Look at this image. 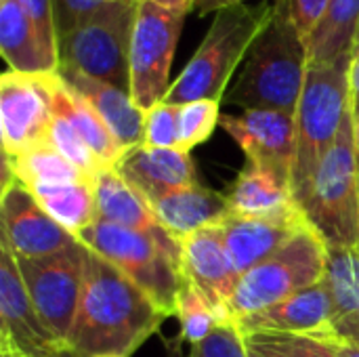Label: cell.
Returning a JSON list of instances; mask_svg holds the SVG:
<instances>
[{"mask_svg":"<svg viewBox=\"0 0 359 357\" xmlns=\"http://www.w3.org/2000/svg\"><path fill=\"white\" fill-rule=\"evenodd\" d=\"M168 316L120 269L86 252L82 295L67 347L84 357H130Z\"/></svg>","mask_w":359,"mask_h":357,"instance_id":"1","label":"cell"},{"mask_svg":"<svg viewBox=\"0 0 359 357\" xmlns=\"http://www.w3.org/2000/svg\"><path fill=\"white\" fill-rule=\"evenodd\" d=\"M307 67V44L292 19L290 2L278 0L271 17L250 44L223 103L244 112L276 109L297 114Z\"/></svg>","mask_w":359,"mask_h":357,"instance_id":"2","label":"cell"},{"mask_svg":"<svg viewBox=\"0 0 359 357\" xmlns=\"http://www.w3.org/2000/svg\"><path fill=\"white\" fill-rule=\"evenodd\" d=\"M353 55H343L326 63H309L303 93L297 105V151L290 189L301 204L324 156L337 141L341 126L351 109Z\"/></svg>","mask_w":359,"mask_h":357,"instance_id":"3","label":"cell"},{"mask_svg":"<svg viewBox=\"0 0 359 357\" xmlns=\"http://www.w3.org/2000/svg\"><path fill=\"white\" fill-rule=\"evenodd\" d=\"M78 242L143 288L168 318L177 314V299L187 282L181 240L168 231L145 234L95 221L78 234Z\"/></svg>","mask_w":359,"mask_h":357,"instance_id":"4","label":"cell"},{"mask_svg":"<svg viewBox=\"0 0 359 357\" xmlns=\"http://www.w3.org/2000/svg\"><path fill=\"white\" fill-rule=\"evenodd\" d=\"M273 2L231 6L215 15L198 50L170 84L166 103L185 105L200 99L223 101L227 86L242 65L250 44L271 17Z\"/></svg>","mask_w":359,"mask_h":357,"instance_id":"5","label":"cell"},{"mask_svg":"<svg viewBox=\"0 0 359 357\" xmlns=\"http://www.w3.org/2000/svg\"><path fill=\"white\" fill-rule=\"evenodd\" d=\"M299 206L326 248L359 246V156L351 109Z\"/></svg>","mask_w":359,"mask_h":357,"instance_id":"6","label":"cell"},{"mask_svg":"<svg viewBox=\"0 0 359 357\" xmlns=\"http://www.w3.org/2000/svg\"><path fill=\"white\" fill-rule=\"evenodd\" d=\"M139 0H116L97 8L69 34L59 36V69L109 82L130 93V36Z\"/></svg>","mask_w":359,"mask_h":357,"instance_id":"7","label":"cell"},{"mask_svg":"<svg viewBox=\"0 0 359 357\" xmlns=\"http://www.w3.org/2000/svg\"><path fill=\"white\" fill-rule=\"evenodd\" d=\"M326 276V244L307 225L276 255L242 274L231 299L233 324L320 284Z\"/></svg>","mask_w":359,"mask_h":357,"instance_id":"8","label":"cell"},{"mask_svg":"<svg viewBox=\"0 0 359 357\" xmlns=\"http://www.w3.org/2000/svg\"><path fill=\"white\" fill-rule=\"evenodd\" d=\"M185 13L139 0L130 36V97L141 109L162 103L170 90V65L183 29Z\"/></svg>","mask_w":359,"mask_h":357,"instance_id":"9","label":"cell"},{"mask_svg":"<svg viewBox=\"0 0 359 357\" xmlns=\"http://www.w3.org/2000/svg\"><path fill=\"white\" fill-rule=\"evenodd\" d=\"M86 252L88 248L76 242L46 257H15L36 311L65 345L82 295Z\"/></svg>","mask_w":359,"mask_h":357,"instance_id":"10","label":"cell"},{"mask_svg":"<svg viewBox=\"0 0 359 357\" xmlns=\"http://www.w3.org/2000/svg\"><path fill=\"white\" fill-rule=\"evenodd\" d=\"M55 74H19L8 69L0 78V130L4 160H13L34 147L48 145L55 120Z\"/></svg>","mask_w":359,"mask_h":357,"instance_id":"11","label":"cell"},{"mask_svg":"<svg viewBox=\"0 0 359 357\" xmlns=\"http://www.w3.org/2000/svg\"><path fill=\"white\" fill-rule=\"evenodd\" d=\"M219 124L242 147L248 164L273 173L290 187L297 151L294 114L276 109H246L240 116L221 114Z\"/></svg>","mask_w":359,"mask_h":357,"instance_id":"12","label":"cell"},{"mask_svg":"<svg viewBox=\"0 0 359 357\" xmlns=\"http://www.w3.org/2000/svg\"><path fill=\"white\" fill-rule=\"evenodd\" d=\"M2 240L15 257H46L78 242L63 229L34 198V194L15 177H2Z\"/></svg>","mask_w":359,"mask_h":357,"instance_id":"13","label":"cell"},{"mask_svg":"<svg viewBox=\"0 0 359 357\" xmlns=\"http://www.w3.org/2000/svg\"><path fill=\"white\" fill-rule=\"evenodd\" d=\"M185 280L202 295L219 324H233L231 299L240 280L223 242L219 225L200 229L181 240Z\"/></svg>","mask_w":359,"mask_h":357,"instance_id":"14","label":"cell"},{"mask_svg":"<svg viewBox=\"0 0 359 357\" xmlns=\"http://www.w3.org/2000/svg\"><path fill=\"white\" fill-rule=\"evenodd\" d=\"M0 332L23 351L25 357H50L67 347L44 324L19 274L15 255L0 238Z\"/></svg>","mask_w":359,"mask_h":357,"instance_id":"15","label":"cell"},{"mask_svg":"<svg viewBox=\"0 0 359 357\" xmlns=\"http://www.w3.org/2000/svg\"><path fill=\"white\" fill-rule=\"evenodd\" d=\"M240 332H286V335H303L320 341H334V309L326 282L313 284L286 301L246 316L236 322Z\"/></svg>","mask_w":359,"mask_h":357,"instance_id":"16","label":"cell"},{"mask_svg":"<svg viewBox=\"0 0 359 357\" xmlns=\"http://www.w3.org/2000/svg\"><path fill=\"white\" fill-rule=\"evenodd\" d=\"M309 223L303 215L294 217H240L229 215L219 223L225 248L236 271L242 276L276 255Z\"/></svg>","mask_w":359,"mask_h":357,"instance_id":"17","label":"cell"},{"mask_svg":"<svg viewBox=\"0 0 359 357\" xmlns=\"http://www.w3.org/2000/svg\"><path fill=\"white\" fill-rule=\"evenodd\" d=\"M116 170L145 200L198 185L194 160L189 151L179 147L137 145L122 156V160L116 164Z\"/></svg>","mask_w":359,"mask_h":357,"instance_id":"18","label":"cell"},{"mask_svg":"<svg viewBox=\"0 0 359 357\" xmlns=\"http://www.w3.org/2000/svg\"><path fill=\"white\" fill-rule=\"evenodd\" d=\"M63 82L74 88L82 99L90 103V107L101 116L118 143L128 151L137 145H143L145 130V109H141L128 90H122L109 82L84 76L74 69L57 72Z\"/></svg>","mask_w":359,"mask_h":357,"instance_id":"19","label":"cell"},{"mask_svg":"<svg viewBox=\"0 0 359 357\" xmlns=\"http://www.w3.org/2000/svg\"><path fill=\"white\" fill-rule=\"evenodd\" d=\"M158 223L177 240H183L200 229L223 223L229 215L227 196L202 185L175 189L147 200Z\"/></svg>","mask_w":359,"mask_h":357,"instance_id":"20","label":"cell"},{"mask_svg":"<svg viewBox=\"0 0 359 357\" xmlns=\"http://www.w3.org/2000/svg\"><path fill=\"white\" fill-rule=\"evenodd\" d=\"M227 202L231 215L240 217H294L303 215L292 189L273 173L246 164L233 181Z\"/></svg>","mask_w":359,"mask_h":357,"instance_id":"21","label":"cell"},{"mask_svg":"<svg viewBox=\"0 0 359 357\" xmlns=\"http://www.w3.org/2000/svg\"><path fill=\"white\" fill-rule=\"evenodd\" d=\"M93 189L97 221L122 225L145 234L166 231L158 223L147 200L135 187H130L116 168H103L95 177Z\"/></svg>","mask_w":359,"mask_h":357,"instance_id":"22","label":"cell"},{"mask_svg":"<svg viewBox=\"0 0 359 357\" xmlns=\"http://www.w3.org/2000/svg\"><path fill=\"white\" fill-rule=\"evenodd\" d=\"M53 112L63 116L76 128V133L95 151L105 168H116L126 149L118 143V139L111 135L101 116L90 107V103L82 99L74 88H69L59 74L53 78Z\"/></svg>","mask_w":359,"mask_h":357,"instance_id":"23","label":"cell"},{"mask_svg":"<svg viewBox=\"0 0 359 357\" xmlns=\"http://www.w3.org/2000/svg\"><path fill=\"white\" fill-rule=\"evenodd\" d=\"M0 50L8 69L19 74H55V65L44 53L38 34L17 0L0 2Z\"/></svg>","mask_w":359,"mask_h":357,"instance_id":"24","label":"cell"},{"mask_svg":"<svg viewBox=\"0 0 359 357\" xmlns=\"http://www.w3.org/2000/svg\"><path fill=\"white\" fill-rule=\"evenodd\" d=\"M359 23V0H330L322 19L307 36L309 63H326L349 55Z\"/></svg>","mask_w":359,"mask_h":357,"instance_id":"25","label":"cell"},{"mask_svg":"<svg viewBox=\"0 0 359 357\" xmlns=\"http://www.w3.org/2000/svg\"><path fill=\"white\" fill-rule=\"evenodd\" d=\"M38 204L74 238L97 221L93 179L29 189Z\"/></svg>","mask_w":359,"mask_h":357,"instance_id":"26","label":"cell"},{"mask_svg":"<svg viewBox=\"0 0 359 357\" xmlns=\"http://www.w3.org/2000/svg\"><path fill=\"white\" fill-rule=\"evenodd\" d=\"M334 309V328L359 318V246L326 248V276Z\"/></svg>","mask_w":359,"mask_h":357,"instance_id":"27","label":"cell"},{"mask_svg":"<svg viewBox=\"0 0 359 357\" xmlns=\"http://www.w3.org/2000/svg\"><path fill=\"white\" fill-rule=\"evenodd\" d=\"M4 173L15 177L27 189L90 179L84 173H80L72 162H67L50 143L34 147L13 160H4Z\"/></svg>","mask_w":359,"mask_h":357,"instance_id":"28","label":"cell"},{"mask_svg":"<svg viewBox=\"0 0 359 357\" xmlns=\"http://www.w3.org/2000/svg\"><path fill=\"white\" fill-rule=\"evenodd\" d=\"M179 318V324H181V337L183 341L191 343V347L204 343L212 330L219 324L217 316L212 314V309L208 307V303L202 299V295L189 284L185 282L179 299H177V314Z\"/></svg>","mask_w":359,"mask_h":357,"instance_id":"29","label":"cell"},{"mask_svg":"<svg viewBox=\"0 0 359 357\" xmlns=\"http://www.w3.org/2000/svg\"><path fill=\"white\" fill-rule=\"evenodd\" d=\"M221 120V101L200 99L179 105V149L191 151L210 139Z\"/></svg>","mask_w":359,"mask_h":357,"instance_id":"30","label":"cell"},{"mask_svg":"<svg viewBox=\"0 0 359 357\" xmlns=\"http://www.w3.org/2000/svg\"><path fill=\"white\" fill-rule=\"evenodd\" d=\"M48 143L67 160L72 162L80 173H84L86 177L95 179L105 166L101 164V160L95 156V151L84 143V139L76 133V128L59 114H55L53 126H50V139Z\"/></svg>","mask_w":359,"mask_h":357,"instance_id":"31","label":"cell"},{"mask_svg":"<svg viewBox=\"0 0 359 357\" xmlns=\"http://www.w3.org/2000/svg\"><path fill=\"white\" fill-rule=\"evenodd\" d=\"M143 145L179 147V105L162 101L145 112Z\"/></svg>","mask_w":359,"mask_h":357,"instance_id":"32","label":"cell"},{"mask_svg":"<svg viewBox=\"0 0 359 357\" xmlns=\"http://www.w3.org/2000/svg\"><path fill=\"white\" fill-rule=\"evenodd\" d=\"M25 17L34 25L38 40L48 55V59L59 65V44H57V25H55V0H17Z\"/></svg>","mask_w":359,"mask_h":357,"instance_id":"33","label":"cell"},{"mask_svg":"<svg viewBox=\"0 0 359 357\" xmlns=\"http://www.w3.org/2000/svg\"><path fill=\"white\" fill-rule=\"evenodd\" d=\"M265 337L284 357H337L330 341H320L303 335H286V332H259Z\"/></svg>","mask_w":359,"mask_h":357,"instance_id":"34","label":"cell"},{"mask_svg":"<svg viewBox=\"0 0 359 357\" xmlns=\"http://www.w3.org/2000/svg\"><path fill=\"white\" fill-rule=\"evenodd\" d=\"M191 349L200 357H248L244 335L236 324L217 326L204 343Z\"/></svg>","mask_w":359,"mask_h":357,"instance_id":"35","label":"cell"},{"mask_svg":"<svg viewBox=\"0 0 359 357\" xmlns=\"http://www.w3.org/2000/svg\"><path fill=\"white\" fill-rule=\"evenodd\" d=\"M116 0H55V25H57V42L59 36L69 34L82 21H86L97 8Z\"/></svg>","mask_w":359,"mask_h":357,"instance_id":"36","label":"cell"},{"mask_svg":"<svg viewBox=\"0 0 359 357\" xmlns=\"http://www.w3.org/2000/svg\"><path fill=\"white\" fill-rule=\"evenodd\" d=\"M288 2H290L292 19L297 23L299 32L307 40V36L313 32V27L322 19V15H324L330 0H288Z\"/></svg>","mask_w":359,"mask_h":357,"instance_id":"37","label":"cell"},{"mask_svg":"<svg viewBox=\"0 0 359 357\" xmlns=\"http://www.w3.org/2000/svg\"><path fill=\"white\" fill-rule=\"evenodd\" d=\"M244 341H246V353H248V357H284L271 343H267L265 337L259 335V332H246Z\"/></svg>","mask_w":359,"mask_h":357,"instance_id":"38","label":"cell"},{"mask_svg":"<svg viewBox=\"0 0 359 357\" xmlns=\"http://www.w3.org/2000/svg\"><path fill=\"white\" fill-rule=\"evenodd\" d=\"M248 0H196V11L200 15H210V13H219L223 8H231V6H240V4H246ZM271 2H278V0H271Z\"/></svg>","mask_w":359,"mask_h":357,"instance_id":"39","label":"cell"},{"mask_svg":"<svg viewBox=\"0 0 359 357\" xmlns=\"http://www.w3.org/2000/svg\"><path fill=\"white\" fill-rule=\"evenodd\" d=\"M334 356L337 357H359V343L358 341H347V339H334L330 341Z\"/></svg>","mask_w":359,"mask_h":357,"instance_id":"40","label":"cell"},{"mask_svg":"<svg viewBox=\"0 0 359 357\" xmlns=\"http://www.w3.org/2000/svg\"><path fill=\"white\" fill-rule=\"evenodd\" d=\"M349 88H351V112H359V57L351 63V74H349Z\"/></svg>","mask_w":359,"mask_h":357,"instance_id":"41","label":"cell"},{"mask_svg":"<svg viewBox=\"0 0 359 357\" xmlns=\"http://www.w3.org/2000/svg\"><path fill=\"white\" fill-rule=\"evenodd\" d=\"M151 2H156L164 8H170V11L185 13V15L196 8V0H151Z\"/></svg>","mask_w":359,"mask_h":357,"instance_id":"42","label":"cell"},{"mask_svg":"<svg viewBox=\"0 0 359 357\" xmlns=\"http://www.w3.org/2000/svg\"><path fill=\"white\" fill-rule=\"evenodd\" d=\"M0 357H25L23 356V351L11 341V337L8 335H4V332H0Z\"/></svg>","mask_w":359,"mask_h":357,"instance_id":"43","label":"cell"},{"mask_svg":"<svg viewBox=\"0 0 359 357\" xmlns=\"http://www.w3.org/2000/svg\"><path fill=\"white\" fill-rule=\"evenodd\" d=\"M358 332H359V318L358 320H353V322H349V324H343V326H339V328H337V337H339V339H353Z\"/></svg>","mask_w":359,"mask_h":357,"instance_id":"44","label":"cell"},{"mask_svg":"<svg viewBox=\"0 0 359 357\" xmlns=\"http://www.w3.org/2000/svg\"><path fill=\"white\" fill-rule=\"evenodd\" d=\"M168 356H170V357H200L198 353H196V351H194V349H191V351H189V353L185 356V353L181 351L179 343H175V345H170V347H168Z\"/></svg>","mask_w":359,"mask_h":357,"instance_id":"45","label":"cell"},{"mask_svg":"<svg viewBox=\"0 0 359 357\" xmlns=\"http://www.w3.org/2000/svg\"><path fill=\"white\" fill-rule=\"evenodd\" d=\"M353 114V112H351ZM353 139H355V149H358L359 156V112L353 114Z\"/></svg>","mask_w":359,"mask_h":357,"instance_id":"46","label":"cell"},{"mask_svg":"<svg viewBox=\"0 0 359 357\" xmlns=\"http://www.w3.org/2000/svg\"><path fill=\"white\" fill-rule=\"evenodd\" d=\"M50 357H84V356H80L78 351H74V349H69V347H63V349H59L57 353H53Z\"/></svg>","mask_w":359,"mask_h":357,"instance_id":"47","label":"cell"},{"mask_svg":"<svg viewBox=\"0 0 359 357\" xmlns=\"http://www.w3.org/2000/svg\"><path fill=\"white\" fill-rule=\"evenodd\" d=\"M351 55H353V59H358L359 57V23L358 32H355V40H353V48H351Z\"/></svg>","mask_w":359,"mask_h":357,"instance_id":"48","label":"cell"},{"mask_svg":"<svg viewBox=\"0 0 359 357\" xmlns=\"http://www.w3.org/2000/svg\"><path fill=\"white\" fill-rule=\"evenodd\" d=\"M347 341H358V343H359V332L355 335V337H353V339H347Z\"/></svg>","mask_w":359,"mask_h":357,"instance_id":"49","label":"cell"}]
</instances>
